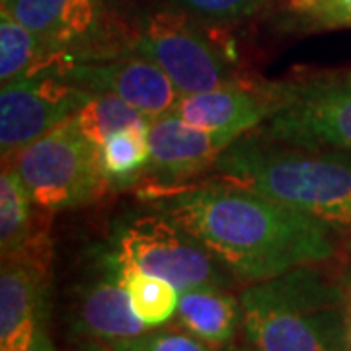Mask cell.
<instances>
[{"label": "cell", "instance_id": "cell-1", "mask_svg": "<svg viewBox=\"0 0 351 351\" xmlns=\"http://www.w3.org/2000/svg\"><path fill=\"white\" fill-rule=\"evenodd\" d=\"M138 195L180 221L246 285L336 256L330 226L217 178L172 188L149 186Z\"/></svg>", "mask_w": 351, "mask_h": 351}, {"label": "cell", "instance_id": "cell-2", "mask_svg": "<svg viewBox=\"0 0 351 351\" xmlns=\"http://www.w3.org/2000/svg\"><path fill=\"white\" fill-rule=\"evenodd\" d=\"M213 170L217 180L262 193L332 230L351 232L350 151H311L242 135Z\"/></svg>", "mask_w": 351, "mask_h": 351}, {"label": "cell", "instance_id": "cell-3", "mask_svg": "<svg viewBox=\"0 0 351 351\" xmlns=\"http://www.w3.org/2000/svg\"><path fill=\"white\" fill-rule=\"evenodd\" d=\"M250 351H346V289L318 265H304L240 295Z\"/></svg>", "mask_w": 351, "mask_h": 351}, {"label": "cell", "instance_id": "cell-4", "mask_svg": "<svg viewBox=\"0 0 351 351\" xmlns=\"http://www.w3.org/2000/svg\"><path fill=\"white\" fill-rule=\"evenodd\" d=\"M108 248L121 262L164 277L180 291L228 287L234 279L199 239L149 201L115 219Z\"/></svg>", "mask_w": 351, "mask_h": 351}, {"label": "cell", "instance_id": "cell-5", "mask_svg": "<svg viewBox=\"0 0 351 351\" xmlns=\"http://www.w3.org/2000/svg\"><path fill=\"white\" fill-rule=\"evenodd\" d=\"M263 88L271 100L263 137L311 151L351 152V71Z\"/></svg>", "mask_w": 351, "mask_h": 351}, {"label": "cell", "instance_id": "cell-6", "mask_svg": "<svg viewBox=\"0 0 351 351\" xmlns=\"http://www.w3.org/2000/svg\"><path fill=\"white\" fill-rule=\"evenodd\" d=\"M4 164L18 170L36 207L43 213L90 205L110 188L101 170L100 147L78 133L69 119Z\"/></svg>", "mask_w": 351, "mask_h": 351}, {"label": "cell", "instance_id": "cell-7", "mask_svg": "<svg viewBox=\"0 0 351 351\" xmlns=\"http://www.w3.org/2000/svg\"><path fill=\"white\" fill-rule=\"evenodd\" d=\"M131 49L158 64L180 96L240 82L197 20L170 4L138 16Z\"/></svg>", "mask_w": 351, "mask_h": 351}, {"label": "cell", "instance_id": "cell-8", "mask_svg": "<svg viewBox=\"0 0 351 351\" xmlns=\"http://www.w3.org/2000/svg\"><path fill=\"white\" fill-rule=\"evenodd\" d=\"M2 8L49 45L55 55L49 73L133 51V36L113 20L108 0H4Z\"/></svg>", "mask_w": 351, "mask_h": 351}, {"label": "cell", "instance_id": "cell-9", "mask_svg": "<svg viewBox=\"0 0 351 351\" xmlns=\"http://www.w3.org/2000/svg\"><path fill=\"white\" fill-rule=\"evenodd\" d=\"M53 246L45 230L14 254L0 269V351L27 350L47 332Z\"/></svg>", "mask_w": 351, "mask_h": 351}, {"label": "cell", "instance_id": "cell-10", "mask_svg": "<svg viewBox=\"0 0 351 351\" xmlns=\"http://www.w3.org/2000/svg\"><path fill=\"white\" fill-rule=\"evenodd\" d=\"M94 92L55 75L18 78L0 88V151L4 162L71 119Z\"/></svg>", "mask_w": 351, "mask_h": 351}, {"label": "cell", "instance_id": "cell-11", "mask_svg": "<svg viewBox=\"0 0 351 351\" xmlns=\"http://www.w3.org/2000/svg\"><path fill=\"white\" fill-rule=\"evenodd\" d=\"M45 75L61 76L94 94L117 96L149 119L172 112L176 101L180 100L178 90L162 69L135 51L108 59L63 64Z\"/></svg>", "mask_w": 351, "mask_h": 351}, {"label": "cell", "instance_id": "cell-12", "mask_svg": "<svg viewBox=\"0 0 351 351\" xmlns=\"http://www.w3.org/2000/svg\"><path fill=\"white\" fill-rule=\"evenodd\" d=\"M149 141L151 160L143 180H151L149 186L172 188L211 170L237 137L205 131L168 112L152 117Z\"/></svg>", "mask_w": 351, "mask_h": 351}, {"label": "cell", "instance_id": "cell-13", "mask_svg": "<svg viewBox=\"0 0 351 351\" xmlns=\"http://www.w3.org/2000/svg\"><path fill=\"white\" fill-rule=\"evenodd\" d=\"M100 265L101 276L90 281L78 299V332L115 351H145L154 330L133 313L125 285L106 250H101Z\"/></svg>", "mask_w": 351, "mask_h": 351}, {"label": "cell", "instance_id": "cell-14", "mask_svg": "<svg viewBox=\"0 0 351 351\" xmlns=\"http://www.w3.org/2000/svg\"><path fill=\"white\" fill-rule=\"evenodd\" d=\"M172 112L199 129L240 138L265 123L271 113V100L263 84L237 82L180 96Z\"/></svg>", "mask_w": 351, "mask_h": 351}, {"label": "cell", "instance_id": "cell-15", "mask_svg": "<svg viewBox=\"0 0 351 351\" xmlns=\"http://www.w3.org/2000/svg\"><path fill=\"white\" fill-rule=\"evenodd\" d=\"M178 320L186 332L203 339L215 350L230 346L242 326V304L226 287H201L180 291Z\"/></svg>", "mask_w": 351, "mask_h": 351}, {"label": "cell", "instance_id": "cell-16", "mask_svg": "<svg viewBox=\"0 0 351 351\" xmlns=\"http://www.w3.org/2000/svg\"><path fill=\"white\" fill-rule=\"evenodd\" d=\"M55 55L43 39L20 24L6 8L0 10V82L49 73Z\"/></svg>", "mask_w": 351, "mask_h": 351}, {"label": "cell", "instance_id": "cell-17", "mask_svg": "<svg viewBox=\"0 0 351 351\" xmlns=\"http://www.w3.org/2000/svg\"><path fill=\"white\" fill-rule=\"evenodd\" d=\"M149 125L151 119H145L119 129L100 145L101 170L110 188L125 189L143 180L151 160Z\"/></svg>", "mask_w": 351, "mask_h": 351}, {"label": "cell", "instance_id": "cell-18", "mask_svg": "<svg viewBox=\"0 0 351 351\" xmlns=\"http://www.w3.org/2000/svg\"><path fill=\"white\" fill-rule=\"evenodd\" d=\"M106 254L121 277L131 301V308L143 324H147L149 328H158L178 313L180 289L176 285L166 281L164 277L152 276L131 263L121 262L119 258L113 256L110 248H106Z\"/></svg>", "mask_w": 351, "mask_h": 351}, {"label": "cell", "instance_id": "cell-19", "mask_svg": "<svg viewBox=\"0 0 351 351\" xmlns=\"http://www.w3.org/2000/svg\"><path fill=\"white\" fill-rule=\"evenodd\" d=\"M36 203L18 170L4 164L0 174V252L2 256L24 248L39 232L34 221Z\"/></svg>", "mask_w": 351, "mask_h": 351}, {"label": "cell", "instance_id": "cell-20", "mask_svg": "<svg viewBox=\"0 0 351 351\" xmlns=\"http://www.w3.org/2000/svg\"><path fill=\"white\" fill-rule=\"evenodd\" d=\"M149 119L137 108H133L125 100L112 96V94H92V98L69 119L78 133L98 145L112 133L125 129L129 125H135L138 121Z\"/></svg>", "mask_w": 351, "mask_h": 351}, {"label": "cell", "instance_id": "cell-21", "mask_svg": "<svg viewBox=\"0 0 351 351\" xmlns=\"http://www.w3.org/2000/svg\"><path fill=\"white\" fill-rule=\"evenodd\" d=\"M277 24L291 34L351 27V0H285Z\"/></svg>", "mask_w": 351, "mask_h": 351}, {"label": "cell", "instance_id": "cell-22", "mask_svg": "<svg viewBox=\"0 0 351 351\" xmlns=\"http://www.w3.org/2000/svg\"><path fill=\"white\" fill-rule=\"evenodd\" d=\"M197 22L234 24L258 14L269 0H166Z\"/></svg>", "mask_w": 351, "mask_h": 351}, {"label": "cell", "instance_id": "cell-23", "mask_svg": "<svg viewBox=\"0 0 351 351\" xmlns=\"http://www.w3.org/2000/svg\"><path fill=\"white\" fill-rule=\"evenodd\" d=\"M145 351H217L203 339L180 330H154Z\"/></svg>", "mask_w": 351, "mask_h": 351}, {"label": "cell", "instance_id": "cell-24", "mask_svg": "<svg viewBox=\"0 0 351 351\" xmlns=\"http://www.w3.org/2000/svg\"><path fill=\"white\" fill-rule=\"evenodd\" d=\"M341 283L346 289V351H351V267Z\"/></svg>", "mask_w": 351, "mask_h": 351}, {"label": "cell", "instance_id": "cell-25", "mask_svg": "<svg viewBox=\"0 0 351 351\" xmlns=\"http://www.w3.org/2000/svg\"><path fill=\"white\" fill-rule=\"evenodd\" d=\"M24 351H57L55 350V346H53V341L51 338L47 336V332H41L38 336V339Z\"/></svg>", "mask_w": 351, "mask_h": 351}, {"label": "cell", "instance_id": "cell-26", "mask_svg": "<svg viewBox=\"0 0 351 351\" xmlns=\"http://www.w3.org/2000/svg\"><path fill=\"white\" fill-rule=\"evenodd\" d=\"M80 351H115L110 346H106V343H101V341H96V339H88L86 346H82V350Z\"/></svg>", "mask_w": 351, "mask_h": 351}, {"label": "cell", "instance_id": "cell-27", "mask_svg": "<svg viewBox=\"0 0 351 351\" xmlns=\"http://www.w3.org/2000/svg\"><path fill=\"white\" fill-rule=\"evenodd\" d=\"M217 351H250V350H248L246 346H244V348H239V346H232V343H230V346H225V348H221V350H217Z\"/></svg>", "mask_w": 351, "mask_h": 351}, {"label": "cell", "instance_id": "cell-28", "mask_svg": "<svg viewBox=\"0 0 351 351\" xmlns=\"http://www.w3.org/2000/svg\"><path fill=\"white\" fill-rule=\"evenodd\" d=\"M2 2H4V0H2Z\"/></svg>", "mask_w": 351, "mask_h": 351}]
</instances>
